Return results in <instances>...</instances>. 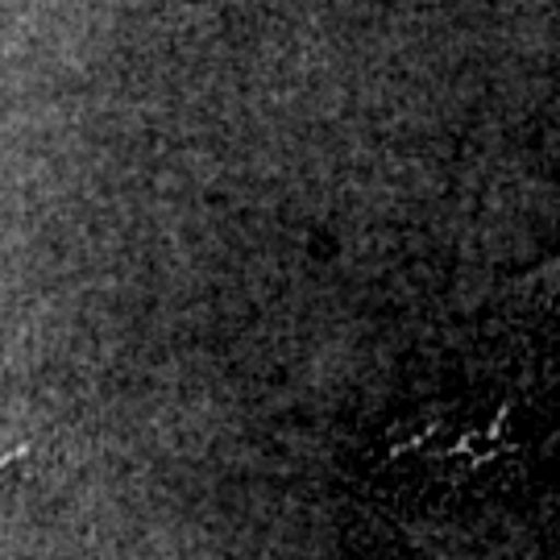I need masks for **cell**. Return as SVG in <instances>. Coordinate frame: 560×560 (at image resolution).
<instances>
[{"instance_id":"cell-1","label":"cell","mask_w":560,"mask_h":560,"mask_svg":"<svg viewBox=\"0 0 560 560\" xmlns=\"http://www.w3.org/2000/svg\"><path fill=\"white\" fill-rule=\"evenodd\" d=\"M511 457V423L499 411L436 407L395 432L386 460L416 465L448 486H469L502 469Z\"/></svg>"}]
</instances>
